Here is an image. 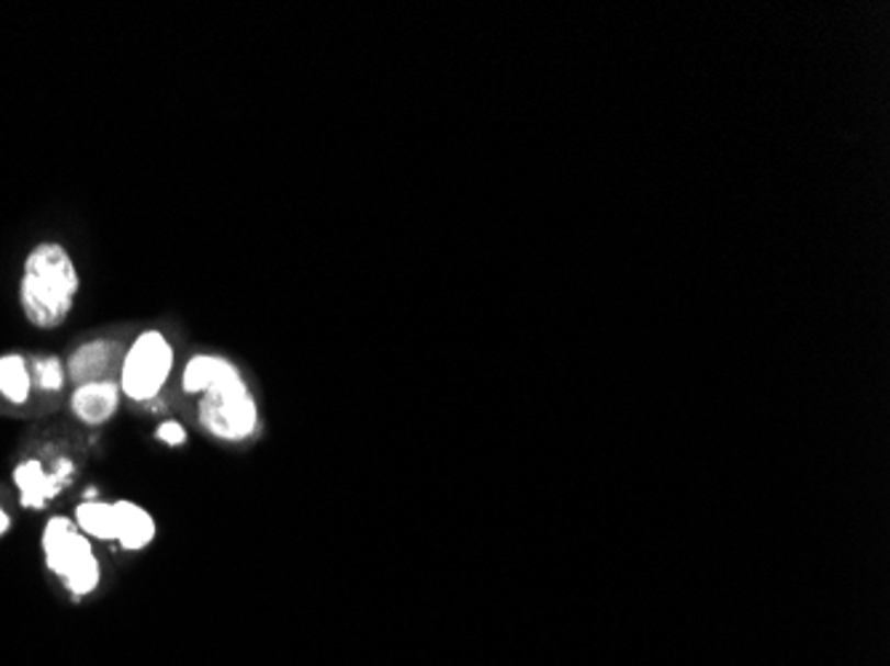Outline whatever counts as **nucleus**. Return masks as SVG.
Wrapping results in <instances>:
<instances>
[{
  "instance_id": "9b49d317",
  "label": "nucleus",
  "mask_w": 890,
  "mask_h": 666,
  "mask_svg": "<svg viewBox=\"0 0 890 666\" xmlns=\"http://www.w3.org/2000/svg\"><path fill=\"white\" fill-rule=\"evenodd\" d=\"M30 369H33V384L37 390H43V392H59L61 387H65V382H67V369H65V363H61L59 358H56V354H48V358H37L33 365H30Z\"/></svg>"
},
{
  "instance_id": "9d476101",
  "label": "nucleus",
  "mask_w": 890,
  "mask_h": 666,
  "mask_svg": "<svg viewBox=\"0 0 890 666\" xmlns=\"http://www.w3.org/2000/svg\"><path fill=\"white\" fill-rule=\"evenodd\" d=\"M75 526L91 541H115V507L104 499H83L72 512Z\"/></svg>"
},
{
  "instance_id": "6e6552de",
  "label": "nucleus",
  "mask_w": 890,
  "mask_h": 666,
  "mask_svg": "<svg viewBox=\"0 0 890 666\" xmlns=\"http://www.w3.org/2000/svg\"><path fill=\"white\" fill-rule=\"evenodd\" d=\"M115 360V345L108 339H93L80 345L67 360V371L75 379V384L93 382V379H108V371Z\"/></svg>"
},
{
  "instance_id": "1a4fd4ad",
  "label": "nucleus",
  "mask_w": 890,
  "mask_h": 666,
  "mask_svg": "<svg viewBox=\"0 0 890 666\" xmlns=\"http://www.w3.org/2000/svg\"><path fill=\"white\" fill-rule=\"evenodd\" d=\"M33 369L22 352L0 354V397L9 406H27L33 397Z\"/></svg>"
},
{
  "instance_id": "f8f14e48",
  "label": "nucleus",
  "mask_w": 890,
  "mask_h": 666,
  "mask_svg": "<svg viewBox=\"0 0 890 666\" xmlns=\"http://www.w3.org/2000/svg\"><path fill=\"white\" fill-rule=\"evenodd\" d=\"M155 438H158L160 443L168 445V448H179V445L187 443V429H184L182 421L166 419V421H160L158 429H155Z\"/></svg>"
},
{
  "instance_id": "39448f33",
  "label": "nucleus",
  "mask_w": 890,
  "mask_h": 666,
  "mask_svg": "<svg viewBox=\"0 0 890 666\" xmlns=\"http://www.w3.org/2000/svg\"><path fill=\"white\" fill-rule=\"evenodd\" d=\"M75 466L70 459H61L54 470L43 466L41 459H27V462H19L14 466V481L19 490V504L24 509H43L48 507L56 496L65 490V485L72 481Z\"/></svg>"
},
{
  "instance_id": "20e7f679",
  "label": "nucleus",
  "mask_w": 890,
  "mask_h": 666,
  "mask_svg": "<svg viewBox=\"0 0 890 666\" xmlns=\"http://www.w3.org/2000/svg\"><path fill=\"white\" fill-rule=\"evenodd\" d=\"M177 369V352L168 336L158 328H147L131 341V347L121 360V384L123 397L131 403H149L164 392V387Z\"/></svg>"
},
{
  "instance_id": "0eeeda50",
  "label": "nucleus",
  "mask_w": 890,
  "mask_h": 666,
  "mask_svg": "<svg viewBox=\"0 0 890 666\" xmlns=\"http://www.w3.org/2000/svg\"><path fill=\"white\" fill-rule=\"evenodd\" d=\"M115 507V544L126 552H142L158 537L153 512L131 499L112 501Z\"/></svg>"
},
{
  "instance_id": "f257e3e1",
  "label": "nucleus",
  "mask_w": 890,
  "mask_h": 666,
  "mask_svg": "<svg viewBox=\"0 0 890 666\" xmlns=\"http://www.w3.org/2000/svg\"><path fill=\"white\" fill-rule=\"evenodd\" d=\"M182 392L195 397L198 425L219 443H243L259 432V403L229 358L195 352L182 369Z\"/></svg>"
},
{
  "instance_id": "423d86ee",
  "label": "nucleus",
  "mask_w": 890,
  "mask_h": 666,
  "mask_svg": "<svg viewBox=\"0 0 890 666\" xmlns=\"http://www.w3.org/2000/svg\"><path fill=\"white\" fill-rule=\"evenodd\" d=\"M121 397V384L112 382V379H93V382L75 384L70 395V410L80 425L102 427L117 414Z\"/></svg>"
},
{
  "instance_id": "7ed1b4c3",
  "label": "nucleus",
  "mask_w": 890,
  "mask_h": 666,
  "mask_svg": "<svg viewBox=\"0 0 890 666\" xmlns=\"http://www.w3.org/2000/svg\"><path fill=\"white\" fill-rule=\"evenodd\" d=\"M41 552L48 574L61 582L72 597H91L102 584V563H99L93 541L80 533L72 518L52 515L41 531Z\"/></svg>"
},
{
  "instance_id": "f03ea898",
  "label": "nucleus",
  "mask_w": 890,
  "mask_h": 666,
  "mask_svg": "<svg viewBox=\"0 0 890 666\" xmlns=\"http://www.w3.org/2000/svg\"><path fill=\"white\" fill-rule=\"evenodd\" d=\"M80 275L65 242L43 240L24 257L19 278V307L37 331H54L72 315Z\"/></svg>"
},
{
  "instance_id": "ddd939ff",
  "label": "nucleus",
  "mask_w": 890,
  "mask_h": 666,
  "mask_svg": "<svg viewBox=\"0 0 890 666\" xmlns=\"http://www.w3.org/2000/svg\"><path fill=\"white\" fill-rule=\"evenodd\" d=\"M9 531H11V515H9V509L0 504V539H3Z\"/></svg>"
}]
</instances>
